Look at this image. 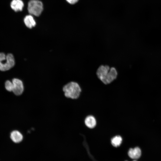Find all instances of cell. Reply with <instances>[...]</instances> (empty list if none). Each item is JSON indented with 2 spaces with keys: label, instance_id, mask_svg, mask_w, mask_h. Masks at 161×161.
<instances>
[{
  "label": "cell",
  "instance_id": "6da1fadb",
  "mask_svg": "<svg viewBox=\"0 0 161 161\" xmlns=\"http://www.w3.org/2000/svg\"><path fill=\"white\" fill-rule=\"evenodd\" d=\"M96 75L98 79L105 84L111 83L117 78L118 73L114 67L107 65H101L97 70Z\"/></svg>",
  "mask_w": 161,
  "mask_h": 161
},
{
  "label": "cell",
  "instance_id": "7a4b0ae2",
  "mask_svg": "<svg viewBox=\"0 0 161 161\" xmlns=\"http://www.w3.org/2000/svg\"><path fill=\"white\" fill-rule=\"evenodd\" d=\"M63 91L66 97L72 99H76L79 97L81 90L78 83L71 81L64 86Z\"/></svg>",
  "mask_w": 161,
  "mask_h": 161
},
{
  "label": "cell",
  "instance_id": "3957f363",
  "mask_svg": "<svg viewBox=\"0 0 161 161\" xmlns=\"http://www.w3.org/2000/svg\"><path fill=\"white\" fill-rule=\"evenodd\" d=\"M15 64L14 58L10 53L6 55L3 53H0V70L5 71L13 67Z\"/></svg>",
  "mask_w": 161,
  "mask_h": 161
},
{
  "label": "cell",
  "instance_id": "277c9868",
  "mask_svg": "<svg viewBox=\"0 0 161 161\" xmlns=\"http://www.w3.org/2000/svg\"><path fill=\"white\" fill-rule=\"evenodd\" d=\"M43 10L42 2L38 0H31L28 5V10L29 13L35 16L40 15Z\"/></svg>",
  "mask_w": 161,
  "mask_h": 161
},
{
  "label": "cell",
  "instance_id": "5b68a950",
  "mask_svg": "<svg viewBox=\"0 0 161 161\" xmlns=\"http://www.w3.org/2000/svg\"><path fill=\"white\" fill-rule=\"evenodd\" d=\"M12 82L13 85L12 92L16 95H21L24 90V86L22 81L17 78H14Z\"/></svg>",
  "mask_w": 161,
  "mask_h": 161
},
{
  "label": "cell",
  "instance_id": "8992f818",
  "mask_svg": "<svg viewBox=\"0 0 161 161\" xmlns=\"http://www.w3.org/2000/svg\"><path fill=\"white\" fill-rule=\"evenodd\" d=\"M24 4L21 0H13L10 4L12 9L15 12L22 10Z\"/></svg>",
  "mask_w": 161,
  "mask_h": 161
},
{
  "label": "cell",
  "instance_id": "52a82bcc",
  "mask_svg": "<svg viewBox=\"0 0 161 161\" xmlns=\"http://www.w3.org/2000/svg\"><path fill=\"white\" fill-rule=\"evenodd\" d=\"M10 137L11 140L16 143L21 142L23 139L22 134L20 132L17 130L12 131L10 134Z\"/></svg>",
  "mask_w": 161,
  "mask_h": 161
},
{
  "label": "cell",
  "instance_id": "ba28073f",
  "mask_svg": "<svg viewBox=\"0 0 161 161\" xmlns=\"http://www.w3.org/2000/svg\"><path fill=\"white\" fill-rule=\"evenodd\" d=\"M129 156L131 158L136 159L139 158L141 155L140 149L138 147L129 149L128 152Z\"/></svg>",
  "mask_w": 161,
  "mask_h": 161
},
{
  "label": "cell",
  "instance_id": "9c48e42d",
  "mask_svg": "<svg viewBox=\"0 0 161 161\" xmlns=\"http://www.w3.org/2000/svg\"><path fill=\"white\" fill-rule=\"evenodd\" d=\"M86 126L90 129L94 128L96 125V120L95 117L92 115L87 116L84 121Z\"/></svg>",
  "mask_w": 161,
  "mask_h": 161
},
{
  "label": "cell",
  "instance_id": "30bf717a",
  "mask_svg": "<svg viewBox=\"0 0 161 161\" xmlns=\"http://www.w3.org/2000/svg\"><path fill=\"white\" fill-rule=\"evenodd\" d=\"M24 22L26 26L29 28H31L36 25V22L33 17L31 15L26 16L24 19Z\"/></svg>",
  "mask_w": 161,
  "mask_h": 161
},
{
  "label": "cell",
  "instance_id": "8fae6325",
  "mask_svg": "<svg viewBox=\"0 0 161 161\" xmlns=\"http://www.w3.org/2000/svg\"><path fill=\"white\" fill-rule=\"evenodd\" d=\"M122 141V137L120 135H116L111 139V143L113 146L117 147L120 145Z\"/></svg>",
  "mask_w": 161,
  "mask_h": 161
},
{
  "label": "cell",
  "instance_id": "7c38bea8",
  "mask_svg": "<svg viewBox=\"0 0 161 161\" xmlns=\"http://www.w3.org/2000/svg\"><path fill=\"white\" fill-rule=\"evenodd\" d=\"M5 86L6 89L8 91H13V83L10 80H7L5 83Z\"/></svg>",
  "mask_w": 161,
  "mask_h": 161
},
{
  "label": "cell",
  "instance_id": "4fadbf2b",
  "mask_svg": "<svg viewBox=\"0 0 161 161\" xmlns=\"http://www.w3.org/2000/svg\"><path fill=\"white\" fill-rule=\"evenodd\" d=\"M79 0H66L67 2L71 4H74L76 3Z\"/></svg>",
  "mask_w": 161,
  "mask_h": 161
},
{
  "label": "cell",
  "instance_id": "5bb4252c",
  "mask_svg": "<svg viewBox=\"0 0 161 161\" xmlns=\"http://www.w3.org/2000/svg\"><path fill=\"white\" fill-rule=\"evenodd\" d=\"M133 161H137L136 160H134Z\"/></svg>",
  "mask_w": 161,
  "mask_h": 161
}]
</instances>
